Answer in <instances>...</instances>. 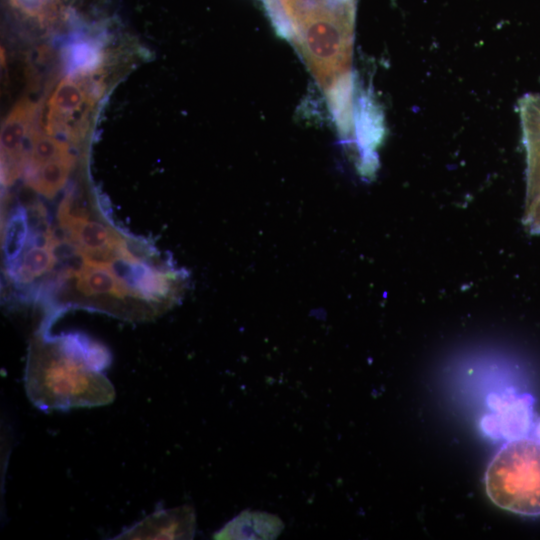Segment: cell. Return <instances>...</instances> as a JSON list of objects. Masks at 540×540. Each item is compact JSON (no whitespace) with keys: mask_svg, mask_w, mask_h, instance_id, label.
I'll list each match as a JSON object with an SVG mask.
<instances>
[{"mask_svg":"<svg viewBox=\"0 0 540 540\" xmlns=\"http://www.w3.org/2000/svg\"><path fill=\"white\" fill-rule=\"evenodd\" d=\"M47 328L44 323L29 345L25 389L30 401L43 411L111 403L115 389L105 374L109 350L85 334L50 336Z\"/></svg>","mask_w":540,"mask_h":540,"instance_id":"1","label":"cell"},{"mask_svg":"<svg viewBox=\"0 0 540 540\" xmlns=\"http://www.w3.org/2000/svg\"><path fill=\"white\" fill-rule=\"evenodd\" d=\"M490 500L523 516H540V425L530 435L506 441L485 474Z\"/></svg>","mask_w":540,"mask_h":540,"instance_id":"2","label":"cell"},{"mask_svg":"<svg viewBox=\"0 0 540 540\" xmlns=\"http://www.w3.org/2000/svg\"><path fill=\"white\" fill-rule=\"evenodd\" d=\"M98 73H72L53 88L44 108L43 130L71 143L84 139L91 115L103 93Z\"/></svg>","mask_w":540,"mask_h":540,"instance_id":"3","label":"cell"},{"mask_svg":"<svg viewBox=\"0 0 540 540\" xmlns=\"http://www.w3.org/2000/svg\"><path fill=\"white\" fill-rule=\"evenodd\" d=\"M522 140L526 153V203L523 223L531 234H540V94L519 102Z\"/></svg>","mask_w":540,"mask_h":540,"instance_id":"4","label":"cell"},{"mask_svg":"<svg viewBox=\"0 0 540 540\" xmlns=\"http://www.w3.org/2000/svg\"><path fill=\"white\" fill-rule=\"evenodd\" d=\"M488 405L490 411L482 419L481 427L492 438L509 441L532 434L540 425L530 394L508 390L492 395Z\"/></svg>","mask_w":540,"mask_h":540,"instance_id":"5","label":"cell"},{"mask_svg":"<svg viewBox=\"0 0 540 540\" xmlns=\"http://www.w3.org/2000/svg\"><path fill=\"white\" fill-rule=\"evenodd\" d=\"M37 104L30 98L18 101L1 126V181L11 186L21 176L29 138L34 127Z\"/></svg>","mask_w":540,"mask_h":540,"instance_id":"6","label":"cell"},{"mask_svg":"<svg viewBox=\"0 0 540 540\" xmlns=\"http://www.w3.org/2000/svg\"><path fill=\"white\" fill-rule=\"evenodd\" d=\"M195 531V514L190 506L157 511L129 528L117 538L187 539Z\"/></svg>","mask_w":540,"mask_h":540,"instance_id":"7","label":"cell"},{"mask_svg":"<svg viewBox=\"0 0 540 540\" xmlns=\"http://www.w3.org/2000/svg\"><path fill=\"white\" fill-rule=\"evenodd\" d=\"M11 17L40 30L65 23L72 15L69 0H4Z\"/></svg>","mask_w":540,"mask_h":540,"instance_id":"8","label":"cell"},{"mask_svg":"<svg viewBox=\"0 0 540 540\" xmlns=\"http://www.w3.org/2000/svg\"><path fill=\"white\" fill-rule=\"evenodd\" d=\"M284 528L275 515L265 512H243L214 535L216 539H274Z\"/></svg>","mask_w":540,"mask_h":540,"instance_id":"9","label":"cell"}]
</instances>
